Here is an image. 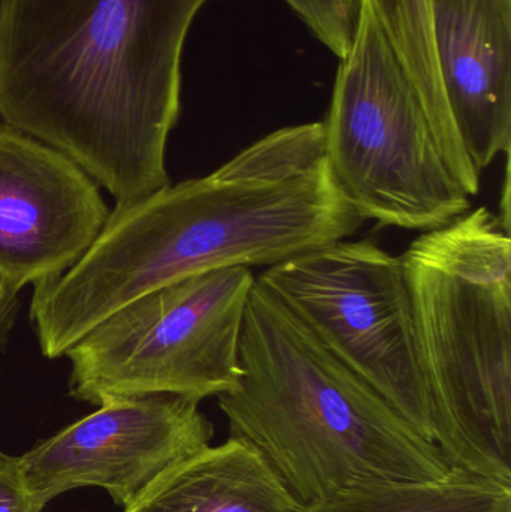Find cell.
Masks as SVG:
<instances>
[{"label":"cell","mask_w":511,"mask_h":512,"mask_svg":"<svg viewBox=\"0 0 511 512\" xmlns=\"http://www.w3.org/2000/svg\"><path fill=\"white\" fill-rule=\"evenodd\" d=\"M209 0H0V117L116 206L170 185L182 54Z\"/></svg>","instance_id":"obj_2"},{"label":"cell","mask_w":511,"mask_h":512,"mask_svg":"<svg viewBox=\"0 0 511 512\" xmlns=\"http://www.w3.org/2000/svg\"><path fill=\"white\" fill-rule=\"evenodd\" d=\"M239 363V384L218 396L230 438L251 445L303 508L356 484L434 480L452 469L257 280Z\"/></svg>","instance_id":"obj_3"},{"label":"cell","mask_w":511,"mask_h":512,"mask_svg":"<svg viewBox=\"0 0 511 512\" xmlns=\"http://www.w3.org/2000/svg\"><path fill=\"white\" fill-rule=\"evenodd\" d=\"M213 436L198 400L153 394L102 403L18 457L41 507L69 490L98 487L126 508L171 466L209 447Z\"/></svg>","instance_id":"obj_8"},{"label":"cell","mask_w":511,"mask_h":512,"mask_svg":"<svg viewBox=\"0 0 511 512\" xmlns=\"http://www.w3.org/2000/svg\"><path fill=\"white\" fill-rule=\"evenodd\" d=\"M255 280L435 444L401 256L347 239L267 267Z\"/></svg>","instance_id":"obj_7"},{"label":"cell","mask_w":511,"mask_h":512,"mask_svg":"<svg viewBox=\"0 0 511 512\" xmlns=\"http://www.w3.org/2000/svg\"><path fill=\"white\" fill-rule=\"evenodd\" d=\"M111 210L59 150L0 125V283L18 294L56 279L98 239Z\"/></svg>","instance_id":"obj_9"},{"label":"cell","mask_w":511,"mask_h":512,"mask_svg":"<svg viewBox=\"0 0 511 512\" xmlns=\"http://www.w3.org/2000/svg\"><path fill=\"white\" fill-rule=\"evenodd\" d=\"M401 259L435 445L452 468L511 486L510 224L479 207Z\"/></svg>","instance_id":"obj_4"},{"label":"cell","mask_w":511,"mask_h":512,"mask_svg":"<svg viewBox=\"0 0 511 512\" xmlns=\"http://www.w3.org/2000/svg\"><path fill=\"white\" fill-rule=\"evenodd\" d=\"M321 123L330 174L363 221L428 233L470 212L471 197L368 0Z\"/></svg>","instance_id":"obj_5"},{"label":"cell","mask_w":511,"mask_h":512,"mask_svg":"<svg viewBox=\"0 0 511 512\" xmlns=\"http://www.w3.org/2000/svg\"><path fill=\"white\" fill-rule=\"evenodd\" d=\"M368 2L422 101L450 170L470 197H477L482 174L459 138L438 74L432 30L434 0Z\"/></svg>","instance_id":"obj_12"},{"label":"cell","mask_w":511,"mask_h":512,"mask_svg":"<svg viewBox=\"0 0 511 512\" xmlns=\"http://www.w3.org/2000/svg\"><path fill=\"white\" fill-rule=\"evenodd\" d=\"M339 60L353 47L363 0H284Z\"/></svg>","instance_id":"obj_14"},{"label":"cell","mask_w":511,"mask_h":512,"mask_svg":"<svg viewBox=\"0 0 511 512\" xmlns=\"http://www.w3.org/2000/svg\"><path fill=\"white\" fill-rule=\"evenodd\" d=\"M123 512H303L263 457L230 438L159 475Z\"/></svg>","instance_id":"obj_11"},{"label":"cell","mask_w":511,"mask_h":512,"mask_svg":"<svg viewBox=\"0 0 511 512\" xmlns=\"http://www.w3.org/2000/svg\"><path fill=\"white\" fill-rule=\"evenodd\" d=\"M435 57L459 138L480 174L511 147V0H434Z\"/></svg>","instance_id":"obj_10"},{"label":"cell","mask_w":511,"mask_h":512,"mask_svg":"<svg viewBox=\"0 0 511 512\" xmlns=\"http://www.w3.org/2000/svg\"><path fill=\"white\" fill-rule=\"evenodd\" d=\"M363 219L330 174L321 122L270 132L198 179L111 210L68 271L33 286L42 355L66 352L137 298L218 268L273 267L350 239Z\"/></svg>","instance_id":"obj_1"},{"label":"cell","mask_w":511,"mask_h":512,"mask_svg":"<svg viewBox=\"0 0 511 512\" xmlns=\"http://www.w3.org/2000/svg\"><path fill=\"white\" fill-rule=\"evenodd\" d=\"M6 292H9V291H6V289L3 288L2 283H0V298H2L3 295L6 294Z\"/></svg>","instance_id":"obj_16"},{"label":"cell","mask_w":511,"mask_h":512,"mask_svg":"<svg viewBox=\"0 0 511 512\" xmlns=\"http://www.w3.org/2000/svg\"><path fill=\"white\" fill-rule=\"evenodd\" d=\"M249 267L186 277L126 304L81 337L65 357L69 394L102 405L173 394L201 402L237 387Z\"/></svg>","instance_id":"obj_6"},{"label":"cell","mask_w":511,"mask_h":512,"mask_svg":"<svg viewBox=\"0 0 511 512\" xmlns=\"http://www.w3.org/2000/svg\"><path fill=\"white\" fill-rule=\"evenodd\" d=\"M303 512H511V486L452 468L434 480L356 484Z\"/></svg>","instance_id":"obj_13"},{"label":"cell","mask_w":511,"mask_h":512,"mask_svg":"<svg viewBox=\"0 0 511 512\" xmlns=\"http://www.w3.org/2000/svg\"><path fill=\"white\" fill-rule=\"evenodd\" d=\"M27 489L21 472L20 457L0 451V512H42Z\"/></svg>","instance_id":"obj_15"}]
</instances>
